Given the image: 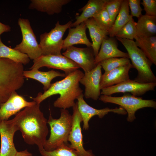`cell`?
Returning <instances> with one entry per match:
<instances>
[{
  "instance_id": "33",
  "label": "cell",
  "mask_w": 156,
  "mask_h": 156,
  "mask_svg": "<svg viewBox=\"0 0 156 156\" xmlns=\"http://www.w3.org/2000/svg\"><path fill=\"white\" fill-rule=\"evenodd\" d=\"M128 5L131 10V15L138 18L142 15L143 9L140 6V0H128Z\"/></svg>"
},
{
  "instance_id": "26",
  "label": "cell",
  "mask_w": 156,
  "mask_h": 156,
  "mask_svg": "<svg viewBox=\"0 0 156 156\" xmlns=\"http://www.w3.org/2000/svg\"><path fill=\"white\" fill-rule=\"evenodd\" d=\"M132 18L129 14L128 0H123L119 12L109 31V37L115 36L118 31Z\"/></svg>"
},
{
  "instance_id": "11",
  "label": "cell",
  "mask_w": 156,
  "mask_h": 156,
  "mask_svg": "<svg viewBox=\"0 0 156 156\" xmlns=\"http://www.w3.org/2000/svg\"><path fill=\"white\" fill-rule=\"evenodd\" d=\"M62 54L76 63L85 73L91 71L96 66L92 47L79 48L72 46L68 47Z\"/></svg>"
},
{
  "instance_id": "9",
  "label": "cell",
  "mask_w": 156,
  "mask_h": 156,
  "mask_svg": "<svg viewBox=\"0 0 156 156\" xmlns=\"http://www.w3.org/2000/svg\"><path fill=\"white\" fill-rule=\"evenodd\" d=\"M30 69L39 70L43 67L61 70L66 76L78 69L80 67L75 62L62 55H42L33 60Z\"/></svg>"
},
{
  "instance_id": "25",
  "label": "cell",
  "mask_w": 156,
  "mask_h": 156,
  "mask_svg": "<svg viewBox=\"0 0 156 156\" xmlns=\"http://www.w3.org/2000/svg\"><path fill=\"white\" fill-rule=\"evenodd\" d=\"M136 22L137 36H151L156 35V17L142 15Z\"/></svg>"
},
{
  "instance_id": "22",
  "label": "cell",
  "mask_w": 156,
  "mask_h": 156,
  "mask_svg": "<svg viewBox=\"0 0 156 156\" xmlns=\"http://www.w3.org/2000/svg\"><path fill=\"white\" fill-rule=\"evenodd\" d=\"M23 75L24 78L32 79L42 83L43 85V89L44 91L50 88L51 84V82L53 79L57 77L66 76L64 73L53 70L46 72L40 71L37 69L24 70Z\"/></svg>"
},
{
  "instance_id": "13",
  "label": "cell",
  "mask_w": 156,
  "mask_h": 156,
  "mask_svg": "<svg viewBox=\"0 0 156 156\" xmlns=\"http://www.w3.org/2000/svg\"><path fill=\"white\" fill-rule=\"evenodd\" d=\"M84 95L79 96L77 99L78 108L83 122V129L87 130L89 128V122L91 118L95 116L99 118H103L109 112H112L118 114L126 115L127 112L122 107L110 109L106 107L102 109H97L88 105L83 99Z\"/></svg>"
},
{
  "instance_id": "16",
  "label": "cell",
  "mask_w": 156,
  "mask_h": 156,
  "mask_svg": "<svg viewBox=\"0 0 156 156\" xmlns=\"http://www.w3.org/2000/svg\"><path fill=\"white\" fill-rule=\"evenodd\" d=\"M36 103L34 101H27L15 91L6 102L0 104V121L8 120L10 117L16 114L22 109Z\"/></svg>"
},
{
  "instance_id": "34",
  "label": "cell",
  "mask_w": 156,
  "mask_h": 156,
  "mask_svg": "<svg viewBox=\"0 0 156 156\" xmlns=\"http://www.w3.org/2000/svg\"><path fill=\"white\" fill-rule=\"evenodd\" d=\"M141 3L144 7L145 15L156 17V0H143Z\"/></svg>"
},
{
  "instance_id": "32",
  "label": "cell",
  "mask_w": 156,
  "mask_h": 156,
  "mask_svg": "<svg viewBox=\"0 0 156 156\" xmlns=\"http://www.w3.org/2000/svg\"><path fill=\"white\" fill-rule=\"evenodd\" d=\"M123 0H107L104 7L109 16L112 26L120 11Z\"/></svg>"
},
{
  "instance_id": "10",
  "label": "cell",
  "mask_w": 156,
  "mask_h": 156,
  "mask_svg": "<svg viewBox=\"0 0 156 156\" xmlns=\"http://www.w3.org/2000/svg\"><path fill=\"white\" fill-rule=\"evenodd\" d=\"M73 122L68 138L69 146L75 150L80 156H95L92 150H86L83 146V135L81 126L82 119L79 111L77 103L72 107Z\"/></svg>"
},
{
  "instance_id": "24",
  "label": "cell",
  "mask_w": 156,
  "mask_h": 156,
  "mask_svg": "<svg viewBox=\"0 0 156 156\" xmlns=\"http://www.w3.org/2000/svg\"><path fill=\"white\" fill-rule=\"evenodd\" d=\"M135 43L153 64L156 65V36H136Z\"/></svg>"
},
{
  "instance_id": "23",
  "label": "cell",
  "mask_w": 156,
  "mask_h": 156,
  "mask_svg": "<svg viewBox=\"0 0 156 156\" xmlns=\"http://www.w3.org/2000/svg\"><path fill=\"white\" fill-rule=\"evenodd\" d=\"M107 0H89L79 11L82 12L76 17V20L71 24L70 27H75L92 17L104 8Z\"/></svg>"
},
{
  "instance_id": "28",
  "label": "cell",
  "mask_w": 156,
  "mask_h": 156,
  "mask_svg": "<svg viewBox=\"0 0 156 156\" xmlns=\"http://www.w3.org/2000/svg\"><path fill=\"white\" fill-rule=\"evenodd\" d=\"M42 156H80L70 147L68 143H64L55 150L47 151L44 149L39 151Z\"/></svg>"
},
{
  "instance_id": "6",
  "label": "cell",
  "mask_w": 156,
  "mask_h": 156,
  "mask_svg": "<svg viewBox=\"0 0 156 156\" xmlns=\"http://www.w3.org/2000/svg\"><path fill=\"white\" fill-rule=\"evenodd\" d=\"M103 102L119 105L128 114L127 121L132 122L135 119V112L138 109L146 107L156 108V102L153 100H145L131 95H124L119 97H113L102 95L99 99Z\"/></svg>"
},
{
  "instance_id": "18",
  "label": "cell",
  "mask_w": 156,
  "mask_h": 156,
  "mask_svg": "<svg viewBox=\"0 0 156 156\" xmlns=\"http://www.w3.org/2000/svg\"><path fill=\"white\" fill-rule=\"evenodd\" d=\"M116 40L114 37L104 38L101 43L100 49L94 61L96 65L102 61L112 57H126L129 58L127 53L122 51L118 48Z\"/></svg>"
},
{
  "instance_id": "30",
  "label": "cell",
  "mask_w": 156,
  "mask_h": 156,
  "mask_svg": "<svg viewBox=\"0 0 156 156\" xmlns=\"http://www.w3.org/2000/svg\"><path fill=\"white\" fill-rule=\"evenodd\" d=\"M130 62V59L128 58L112 57L103 60L99 63L105 72H107L126 65Z\"/></svg>"
},
{
  "instance_id": "31",
  "label": "cell",
  "mask_w": 156,
  "mask_h": 156,
  "mask_svg": "<svg viewBox=\"0 0 156 156\" xmlns=\"http://www.w3.org/2000/svg\"><path fill=\"white\" fill-rule=\"evenodd\" d=\"M92 18L100 27L109 31L112 25L109 16L104 7Z\"/></svg>"
},
{
  "instance_id": "14",
  "label": "cell",
  "mask_w": 156,
  "mask_h": 156,
  "mask_svg": "<svg viewBox=\"0 0 156 156\" xmlns=\"http://www.w3.org/2000/svg\"><path fill=\"white\" fill-rule=\"evenodd\" d=\"M19 130L12 120L0 121V156H15L17 152L13 142L15 133Z\"/></svg>"
},
{
  "instance_id": "21",
  "label": "cell",
  "mask_w": 156,
  "mask_h": 156,
  "mask_svg": "<svg viewBox=\"0 0 156 156\" xmlns=\"http://www.w3.org/2000/svg\"><path fill=\"white\" fill-rule=\"evenodd\" d=\"M89 30L92 40V46L95 57L98 54L103 40L109 35V31L99 26L92 17L84 21Z\"/></svg>"
},
{
  "instance_id": "8",
  "label": "cell",
  "mask_w": 156,
  "mask_h": 156,
  "mask_svg": "<svg viewBox=\"0 0 156 156\" xmlns=\"http://www.w3.org/2000/svg\"><path fill=\"white\" fill-rule=\"evenodd\" d=\"M18 24L21 30L22 39L21 42L16 45L14 49L27 54L31 60L36 59L41 56V49L29 20L20 18Z\"/></svg>"
},
{
  "instance_id": "7",
  "label": "cell",
  "mask_w": 156,
  "mask_h": 156,
  "mask_svg": "<svg viewBox=\"0 0 156 156\" xmlns=\"http://www.w3.org/2000/svg\"><path fill=\"white\" fill-rule=\"evenodd\" d=\"M72 23L70 21L65 24L61 25L58 21L55 27L49 32H45L40 35L39 44L42 55H62L61 50L63 42V37Z\"/></svg>"
},
{
  "instance_id": "1",
  "label": "cell",
  "mask_w": 156,
  "mask_h": 156,
  "mask_svg": "<svg viewBox=\"0 0 156 156\" xmlns=\"http://www.w3.org/2000/svg\"><path fill=\"white\" fill-rule=\"evenodd\" d=\"M40 104L26 107L11 119L17 126L25 142L36 144L40 151L44 149L49 131L47 120L40 108Z\"/></svg>"
},
{
  "instance_id": "20",
  "label": "cell",
  "mask_w": 156,
  "mask_h": 156,
  "mask_svg": "<svg viewBox=\"0 0 156 156\" xmlns=\"http://www.w3.org/2000/svg\"><path fill=\"white\" fill-rule=\"evenodd\" d=\"M29 8L44 12L49 15L58 14L62 7L69 3L70 0H31Z\"/></svg>"
},
{
  "instance_id": "19",
  "label": "cell",
  "mask_w": 156,
  "mask_h": 156,
  "mask_svg": "<svg viewBox=\"0 0 156 156\" xmlns=\"http://www.w3.org/2000/svg\"><path fill=\"white\" fill-rule=\"evenodd\" d=\"M87 28L84 22L75 27H70L67 36L63 40L62 49L65 50L69 47L78 44H84L87 47H92V43L90 41L86 35Z\"/></svg>"
},
{
  "instance_id": "12",
  "label": "cell",
  "mask_w": 156,
  "mask_h": 156,
  "mask_svg": "<svg viewBox=\"0 0 156 156\" xmlns=\"http://www.w3.org/2000/svg\"><path fill=\"white\" fill-rule=\"evenodd\" d=\"M156 86V83H143L134 80L129 79L119 84L101 90V94L110 96L117 93L129 92L137 96L142 95L147 92L153 91Z\"/></svg>"
},
{
  "instance_id": "35",
  "label": "cell",
  "mask_w": 156,
  "mask_h": 156,
  "mask_svg": "<svg viewBox=\"0 0 156 156\" xmlns=\"http://www.w3.org/2000/svg\"><path fill=\"white\" fill-rule=\"evenodd\" d=\"M11 28L9 25L0 22V36L3 33L11 31Z\"/></svg>"
},
{
  "instance_id": "17",
  "label": "cell",
  "mask_w": 156,
  "mask_h": 156,
  "mask_svg": "<svg viewBox=\"0 0 156 156\" xmlns=\"http://www.w3.org/2000/svg\"><path fill=\"white\" fill-rule=\"evenodd\" d=\"M133 68L130 62L127 65L116 68L102 74L100 83L102 89L115 85L130 79L129 72Z\"/></svg>"
},
{
  "instance_id": "3",
  "label": "cell",
  "mask_w": 156,
  "mask_h": 156,
  "mask_svg": "<svg viewBox=\"0 0 156 156\" xmlns=\"http://www.w3.org/2000/svg\"><path fill=\"white\" fill-rule=\"evenodd\" d=\"M23 65L10 59L0 58V104L23 85Z\"/></svg>"
},
{
  "instance_id": "29",
  "label": "cell",
  "mask_w": 156,
  "mask_h": 156,
  "mask_svg": "<svg viewBox=\"0 0 156 156\" xmlns=\"http://www.w3.org/2000/svg\"><path fill=\"white\" fill-rule=\"evenodd\" d=\"M136 22L132 18L116 34V38L133 40L137 35Z\"/></svg>"
},
{
  "instance_id": "2",
  "label": "cell",
  "mask_w": 156,
  "mask_h": 156,
  "mask_svg": "<svg viewBox=\"0 0 156 156\" xmlns=\"http://www.w3.org/2000/svg\"><path fill=\"white\" fill-rule=\"evenodd\" d=\"M84 75L79 70H76L64 79L51 83L50 88L43 93L40 92L36 97L31 98L40 104L47 98L59 94L60 97L54 102V107L66 109L73 107L76 104L75 100L83 95V90L79 86V81Z\"/></svg>"
},
{
  "instance_id": "27",
  "label": "cell",
  "mask_w": 156,
  "mask_h": 156,
  "mask_svg": "<svg viewBox=\"0 0 156 156\" xmlns=\"http://www.w3.org/2000/svg\"><path fill=\"white\" fill-rule=\"evenodd\" d=\"M0 58L8 59L24 65L28 64L30 61L27 54L4 44L2 42L0 37Z\"/></svg>"
},
{
  "instance_id": "15",
  "label": "cell",
  "mask_w": 156,
  "mask_h": 156,
  "mask_svg": "<svg viewBox=\"0 0 156 156\" xmlns=\"http://www.w3.org/2000/svg\"><path fill=\"white\" fill-rule=\"evenodd\" d=\"M102 67L99 63L91 71L84 73L79 83L85 87L84 95L86 99L96 101L101 94L100 83L102 75Z\"/></svg>"
},
{
  "instance_id": "5",
  "label": "cell",
  "mask_w": 156,
  "mask_h": 156,
  "mask_svg": "<svg viewBox=\"0 0 156 156\" xmlns=\"http://www.w3.org/2000/svg\"><path fill=\"white\" fill-rule=\"evenodd\" d=\"M60 113L59 118H54L50 115L47 120L50 134L43 146L46 151H53L62 144L68 142L72 125V116L67 109H61Z\"/></svg>"
},
{
  "instance_id": "36",
  "label": "cell",
  "mask_w": 156,
  "mask_h": 156,
  "mask_svg": "<svg viewBox=\"0 0 156 156\" xmlns=\"http://www.w3.org/2000/svg\"><path fill=\"white\" fill-rule=\"evenodd\" d=\"M15 156H32V154L26 149L20 152L18 151Z\"/></svg>"
},
{
  "instance_id": "4",
  "label": "cell",
  "mask_w": 156,
  "mask_h": 156,
  "mask_svg": "<svg viewBox=\"0 0 156 156\" xmlns=\"http://www.w3.org/2000/svg\"><path fill=\"white\" fill-rule=\"evenodd\" d=\"M116 38L126 49L133 68L138 71V75L134 80L140 83H156V77L151 69L152 63L137 46L135 41L133 40Z\"/></svg>"
}]
</instances>
